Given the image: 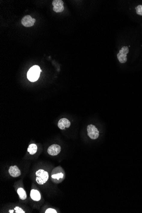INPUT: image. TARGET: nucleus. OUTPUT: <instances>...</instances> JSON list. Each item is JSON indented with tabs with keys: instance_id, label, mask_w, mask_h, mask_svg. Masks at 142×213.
Wrapping results in <instances>:
<instances>
[{
	"instance_id": "nucleus-11",
	"label": "nucleus",
	"mask_w": 142,
	"mask_h": 213,
	"mask_svg": "<svg viewBox=\"0 0 142 213\" xmlns=\"http://www.w3.org/2000/svg\"><path fill=\"white\" fill-rule=\"evenodd\" d=\"M30 197L34 201H39L41 199V195L38 190L32 189L30 192Z\"/></svg>"
},
{
	"instance_id": "nucleus-12",
	"label": "nucleus",
	"mask_w": 142,
	"mask_h": 213,
	"mask_svg": "<svg viewBox=\"0 0 142 213\" xmlns=\"http://www.w3.org/2000/svg\"><path fill=\"white\" fill-rule=\"evenodd\" d=\"M17 193L19 195V198L21 200H25L27 197L26 192L22 188H20L18 189L17 190Z\"/></svg>"
},
{
	"instance_id": "nucleus-10",
	"label": "nucleus",
	"mask_w": 142,
	"mask_h": 213,
	"mask_svg": "<svg viewBox=\"0 0 142 213\" xmlns=\"http://www.w3.org/2000/svg\"><path fill=\"white\" fill-rule=\"evenodd\" d=\"M9 172L10 175L13 177H17L21 175L20 169L16 165L10 166L9 169Z\"/></svg>"
},
{
	"instance_id": "nucleus-14",
	"label": "nucleus",
	"mask_w": 142,
	"mask_h": 213,
	"mask_svg": "<svg viewBox=\"0 0 142 213\" xmlns=\"http://www.w3.org/2000/svg\"><path fill=\"white\" fill-rule=\"evenodd\" d=\"M136 10V13L137 15L142 16V5H139L135 8Z\"/></svg>"
},
{
	"instance_id": "nucleus-16",
	"label": "nucleus",
	"mask_w": 142,
	"mask_h": 213,
	"mask_svg": "<svg viewBox=\"0 0 142 213\" xmlns=\"http://www.w3.org/2000/svg\"><path fill=\"white\" fill-rule=\"evenodd\" d=\"M45 213H57V211L53 208H48L45 211Z\"/></svg>"
},
{
	"instance_id": "nucleus-9",
	"label": "nucleus",
	"mask_w": 142,
	"mask_h": 213,
	"mask_svg": "<svg viewBox=\"0 0 142 213\" xmlns=\"http://www.w3.org/2000/svg\"><path fill=\"white\" fill-rule=\"evenodd\" d=\"M58 127L61 130L65 129L66 128H68L71 125V122L69 120L66 118H62L59 120L58 122Z\"/></svg>"
},
{
	"instance_id": "nucleus-6",
	"label": "nucleus",
	"mask_w": 142,
	"mask_h": 213,
	"mask_svg": "<svg viewBox=\"0 0 142 213\" xmlns=\"http://www.w3.org/2000/svg\"><path fill=\"white\" fill-rule=\"evenodd\" d=\"M36 20L32 18L30 15H26L22 18L21 23L23 26L26 27H31L34 25Z\"/></svg>"
},
{
	"instance_id": "nucleus-18",
	"label": "nucleus",
	"mask_w": 142,
	"mask_h": 213,
	"mask_svg": "<svg viewBox=\"0 0 142 213\" xmlns=\"http://www.w3.org/2000/svg\"><path fill=\"white\" fill-rule=\"evenodd\" d=\"M42 70H41V73H42Z\"/></svg>"
},
{
	"instance_id": "nucleus-2",
	"label": "nucleus",
	"mask_w": 142,
	"mask_h": 213,
	"mask_svg": "<svg viewBox=\"0 0 142 213\" xmlns=\"http://www.w3.org/2000/svg\"><path fill=\"white\" fill-rule=\"evenodd\" d=\"M41 73L40 67L38 65L34 66L27 72V79L31 82H35L39 79Z\"/></svg>"
},
{
	"instance_id": "nucleus-17",
	"label": "nucleus",
	"mask_w": 142,
	"mask_h": 213,
	"mask_svg": "<svg viewBox=\"0 0 142 213\" xmlns=\"http://www.w3.org/2000/svg\"><path fill=\"white\" fill-rule=\"evenodd\" d=\"M14 212V210H10L9 211V212L10 213H14L13 212Z\"/></svg>"
},
{
	"instance_id": "nucleus-3",
	"label": "nucleus",
	"mask_w": 142,
	"mask_h": 213,
	"mask_svg": "<svg viewBox=\"0 0 142 213\" xmlns=\"http://www.w3.org/2000/svg\"><path fill=\"white\" fill-rule=\"evenodd\" d=\"M36 181L39 185H44L49 179V174L44 170L40 169L36 173Z\"/></svg>"
},
{
	"instance_id": "nucleus-5",
	"label": "nucleus",
	"mask_w": 142,
	"mask_h": 213,
	"mask_svg": "<svg viewBox=\"0 0 142 213\" xmlns=\"http://www.w3.org/2000/svg\"><path fill=\"white\" fill-rule=\"evenodd\" d=\"M88 135L91 139L96 140L99 136V131L97 128L92 124L88 125L87 127Z\"/></svg>"
},
{
	"instance_id": "nucleus-7",
	"label": "nucleus",
	"mask_w": 142,
	"mask_h": 213,
	"mask_svg": "<svg viewBox=\"0 0 142 213\" xmlns=\"http://www.w3.org/2000/svg\"><path fill=\"white\" fill-rule=\"evenodd\" d=\"M63 5V2L62 0H54L52 2L53 10L57 13L62 12L64 10Z\"/></svg>"
},
{
	"instance_id": "nucleus-15",
	"label": "nucleus",
	"mask_w": 142,
	"mask_h": 213,
	"mask_svg": "<svg viewBox=\"0 0 142 213\" xmlns=\"http://www.w3.org/2000/svg\"><path fill=\"white\" fill-rule=\"evenodd\" d=\"M14 210L15 211V213H24L25 212L22 209L20 208V207L18 206H16V207L14 208Z\"/></svg>"
},
{
	"instance_id": "nucleus-4",
	"label": "nucleus",
	"mask_w": 142,
	"mask_h": 213,
	"mask_svg": "<svg viewBox=\"0 0 142 213\" xmlns=\"http://www.w3.org/2000/svg\"><path fill=\"white\" fill-rule=\"evenodd\" d=\"M129 52V49L127 46H124L119 51L117 54V57L121 63H125L127 60V54Z\"/></svg>"
},
{
	"instance_id": "nucleus-1",
	"label": "nucleus",
	"mask_w": 142,
	"mask_h": 213,
	"mask_svg": "<svg viewBox=\"0 0 142 213\" xmlns=\"http://www.w3.org/2000/svg\"><path fill=\"white\" fill-rule=\"evenodd\" d=\"M65 176V172L60 166L55 168L51 173V181L55 184L61 183L64 180Z\"/></svg>"
},
{
	"instance_id": "nucleus-13",
	"label": "nucleus",
	"mask_w": 142,
	"mask_h": 213,
	"mask_svg": "<svg viewBox=\"0 0 142 213\" xmlns=\"http://www.w3.org/2000/svg\"><path fill=\"white\" fill-rule=\"evenodd\" d=\"M37 150H38V147L37 145L35 144H31L29 146L27 151L28 152H29L30 154L33 155L36 153Z\"/></svg>"
},
{
	"instance_id": "nucleus-8",
	"label": "nucleus",
	"mask_w": 142,
	"mask_h": 213,
	"mask_svg": "<svg viewBox=\"0 0 142 213\" xmlns=\"http://www.w3.org/2000/svg\"><path fill=\"white\" fill-rule=\"evenodd\" d=\"M61 151V147L59 145L53 144L51 145L47 150V152L51 156H56L59 154Z\"/></svg>"
}]
</instances>
